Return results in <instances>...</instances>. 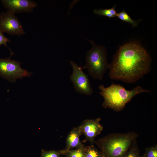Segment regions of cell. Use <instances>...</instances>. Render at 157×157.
Masks as SVG:
<instances>
[{
	"mask_svg": "<svg viewBox=\"0 0 157 157\" xmlns=\"http://www.w3.org/2000/svg\"><path fill=\"white\" fill-rule=\"evenodd\" d=\"M151 59L139 43L131 42L121 46L109 65V75L113 80L133 83L150 71Z\"/></svg>",
	"mask_w": 157,
	"mask_h": 157,
	"instance_id": "1",
	"label": "cell"
},
{
	"mask_svg": "<svg viewBox=\"0 0 157 157\" xmlns=\"http://www.w3.org/2000/svg\"><path fill=\"white\" fill-rule=\"evenodd\" d=\"M100 94L103 97V106L116 111L123 109L126 105L136 95L143 93H150L151 90L138 85L130 90H127L122 85L112 83L105 87L103 85L99 86Z\"/></svg>",
	"mask_w": 157,
	"mask_h": 157,
	"instance_id": "2",
	"label": "cell"
},
{
	"mask_svg": "<svg viewBox=\"0 0 157 157\" xmlns=\"http://www.w3.org/2000/svg\"><path fill=\"white\" fill-rule=\"evenodd\" d=\"M137 137L134 133L117 134L102 138L94 143L105 157H123Z\"/></svg>",
	"mask_w": 157,
	"mask_h": 157,
	"instance_id": "3",
	"label": "cell"
},
{
	"mask_svg": "<svg viewBox=\"0 0 157 157\" xmlns=\"http://www.w3.org/2000/svg\"><path fill=\"white\" fill-rule=\"evenodd\" d=\"M91 49L87 53L86 63L82 69H86L93 78L101 81L109 64L106 58V51L102 46H98L93 41Z\"/></svg>",
	"mask_w": 157,
	"mask_h": 157,
	"instance_id": "4",
	"label": "cell"
},
{
	"mask_svg": "<svg viewBox=\"0 0 157 157\" xmlns=\"http://www.w3.org/2000/svg\"><path fill=\"white\" fill-rule=\"evenodd\" d=\"M10 58H0V76L14 83L17 79L30 77L32 73L21 67L20 62Z\"/></svg>",
	"mask_w": 157,
	"mask_h": 157,
	"instance_id": "5",
	"label": "cell"
},
{
	"mask_svg": "<svg viewBox=\"0 0 157 157\" xmlns=\"http://www.w3.org/2000/svg\"><path fill=\"white\" fill-rule=\"evenodd\" d=\"M0 30L3 33L19 36L26 33L22 25L15 14L8 10L0 13Z\"/></svg>",
	"mask_w": 157,
	"mask_h": 157,
	"instance_id": "6",
	"label": "cell"
},
{
	"mask_svg": "<svg viewBox=\"0 0 157 157\" xmlns=\"http://www.w3.org/2000/svg\"><path fill=\"white\" fill-rule=\"evenodd\" d=\"M70 63L73 69V72L70 76V79L74 84L75 90L82 94L91 95L93 90L88 76L84 72L82 67L78 66L74 62L71 61Z\"/></svg>",
	"mask_w": 157,
	"mask_h": 157,
	"instance_id": "7",
	"label": "cell"
},
{
	"mask_svg": "<svg viewBox=\"0 0 157 157\" xmlns=\"http://www.w3.org/2000/svg\"><path fill=\"white\" fill-rule=\"evenodd\" d=\"M100 118L94 119H86L83 121L79 126L82 134L85 138L83 142L89 141L92 144L94 142L95 138L99 134L103 129L102 125L100 123Z\"/></svg>",
	"mask_w": 157,
	"mask_h": 157,
	"instance_id": "8",
	"label": "cell"
},
{
	"mask_svg": "<svg viewBox=\"0 0 157 157\" xmlns=\"http://www.w3.org/2000/svg\"><path fill=\"white\" fill-rule=\"evenodd\" d=\"M3 6L14 13L32 12L38 6L37 2L30 0H2Z\"/></svg>",
	"mask_w": 157,
	"mask_h": 157,
	"instance_id": "9",
	"label": "cell"
},
{
	"mask_svg": "<svg viewBox=\"0 0 157 157\" xmlns=\"http://www.w3.org/2000/svg\"><path fill=\"white\" fill-rule=\"evenodd\" d=\"M82 135L79 126L72 128L67 137L65 148L61 150L63 155L68 150L73 148L77 149L84 145L80 140V137Z\"/></svg>",
	"mask_w": 157,
	"mask_h": 157,
	"instance_id": "10",
	"label": "cell"
},
{
	"mask_svg": "<svg viewBox=\"0 0 157 157\" xmlns=\"http://www.w3.org/2000/svg\"><path fill=\"white\" fill-rule=\"evenodd\" d=\"M116 6L115 5L112 8L108 9H95L94 10V13L99 16L102 15L111 18L117 17V13L115 10Z\"/></svg>",
	"mask_w": 157,
	"mask_h": 157,
	"instance_id": "11",
	"label": "cell"
},
{
	"mask_svg": "<svg viewBox=\"0 0 157 157\" xmlns=\"http://www.w3.org/2000/svg\"><path fill=\"white\" fill-rule=\"evenodd\" d=\"M85 157H102V153L91 144L84 146Z\"/></svg>",
	"mask_w": 157,
	"mask_h": 157,
	"instance_id": "12",
	"label": "cell"
},
{
	"mask_svg": "<svg viewBox=\"0 0 157 157\" xmlns=\"http://www.w3.org/2000/svg\"><path fill=\"white\" fill-rule=\"evenodd\" d=\"M117 17L120 20L131 24L133 27L137 26L139 22L141 20H138L135 21L133 20L124 10L117 13Z\"/></svg>",
	"mask_w": 157,
	"mask_h": 157,
	"instance_id": "13",
	"label": "cell"
},
{
	"mask_svg": "<svg viewBox=\"0 0 157 157\" xmlns=\"http://www.w3.org/2000/svg\"><path fill=\"white\" fill-rule=\"evenodd\" d=\"M84 145L75 149H71L65 152V157H85Z\"/></svg>",
	"mask_w": 157,
	"mask_h": 157,
	"instance_id": "14",
	"label": "cell"
},
{
	"mask_svg": "<svg viewBox=\"0 0 157 157\" xmlns=\"http://www.w3.org/2000/svg\"><path fill=\"white\" fill-rule=\"evenodd\" d=\"M62 155L61 150L47 151L42 149L40 157H60Z\"/></svg>",
	"mask_w": 157,
	"mask_h": 157,
	"instance_id": "15",
	"label": "cell"
},
{
	"mask_svg": "<svg viewBox=\"0 0 157 157\" xmlns=\"http://www.w3.org/2000/svg\"><path fill=\"white\" fill-rule=\"evenodd\" d=\"M139 149L134 145L129 148L123 157H139Z\"/></svg>",
	"mask_w": 157,
	"mask_h": 157,
	"instance_id": "16",
	"label": "cell"
},
{
	"mask_svg": "<svg viewBox=\"0 0 157 157\" xmlns=\"http://www.w3.org/2000/svg\"><path fill=\"white\" fill-rule=\"evenodd\" d=\"M144 155L145 157H157V145L146 148Z\"/></svg>",
	"mask_w": 157,
	"mask_h": 157,
	"instance_id": "17",
	"label": "cell"
},
{
	"mask_svg": "<svg viewBox=\"0 0 157 157\" xmlns=\"http://www.w3.org/2000/svg\"><path fill=\"white\" fill-rule=\"evenodd\" d=\"M8 42H11V40L8 38L6 37L3 34V33L0 30V47L2 45H4L7 48H8L10 51V57L13 55V52L7 45Z\"/></svg>",
	"mask_w": 157,
	"mask_h": 157,
	"instance_id": "18",
	"label": "cell"
},
{
	"mask_svg": "<svg viewBox=\"0 0 157 157\" xmlns=\"http://www.w3.org/2000/svg\"><path fill=\"white\" fill-rule=\"evenodd\" d=\"M102 157H105V156H104V155L102 153Z\"/></svg>",
	"mask_w": 157,
	"mask_h": 157,
	"instance_id": "19",
	"label": "cell"
},
{
	"mask_svg": "<svg viewBox=\"0 0 157 157\" xmlns=\"http://www.w3.org/2000/svg\"><path fill=\"white\" fill-rule=\"evenodd\" d=\"M139 157H145L144 156V155L143 156H139Z\"/></svg>",
	"mask_w": 157,
	"mask_h": 157,
	"instance_id": "20",
	"label": "cell"
}]
</instances>
